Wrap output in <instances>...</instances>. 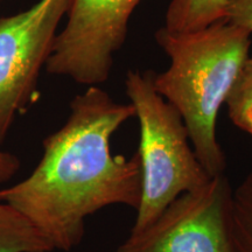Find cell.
<instances>
[{
  "label": "cell",
  "mask_w": 252,
  "mask_h": 252,
  "mask_svg": "<svg viewBox=\"0 0 252 252\" xmlns=\"http://www.w3.org/2000/svg\"><path fill=\"white\" fill-rule=\"evenodd\" d=\"M70 0H39L0 17V147L18 115L35 102L37 82Z\"/></svg>",
  "instance_id": "4"
},
{
  "label": "cell",
  "mask_w": 252,
  "mask_h": 252,
  "mask_svg": "<svg viewBox=\"0 0 252 252\" xmlns=\"http://www.w3.org/2000/svg\"><path fill=\"white\" fill-rule=\"evenodd\" d=\"M224 19L244 27L252 34V0H229Z\"/></svg>",
  "instance_id": "11"
},
{
  "label": "cell",
  "mask_w": 252,
  "mask_h": 252,
  "mask_svg": "<svg viewBox=\"0 0 252 252\" xmlns=\"http://www.w3.org/2000/svg\"><path fill=\"white\" fill-rule=\"evenodd\" d=\"M225 103L231 122L252 134V58L244 62Z\"/></svg>",
  "instance_id": "10"
},
{
  "label": "cell",
  "mask_w": 252,
  "mask_h": 252,
  "mask_svg": "<svg viewBox=\"0 0 252 252\" xmlns=\"http://www.w3.org/2000/svg\"><path fill=\"white\" fill-rule=\"evenodd\" d=\"M229 225L234 252H252V172L232 190Z\"/></svg>",
  "instance_id": "9"
},
{
  "label": "cell",
  "mask_w": 252,
  "mask_h": 252,
  "mask_svg": "<svg viewBox=\"0 0 252 252\" xmlns=\"http://www.w3.org/2000/svg\"><path fill=\"white\" fill-rule=\"evenodd\" d=\"M21 167L20 159L15 154L0 147V184L11 180Z\"/></svg>",
  "instance_id": "12"
},
{
  "label": "cell",
  "mask_w": 252,
  "mask_h": 252,
  "mask_svg": "<svg viewBox=\"0 0 252 252\" xmlns=\"http://www.w3.org/2000/svg\"><path fill=\"white\" fill-rule=\"evenodd\" d=\"M232 188L224 174L181 194L150 226L130 234L117 252H234L230 238Z\"/></svg>",
  "instance_id": "6"
},
{
  "label": "cell",
  "mask_w": 252,
  "mask_h": 252,
  "mask_svg": "<svg viewBox=\"0 0 252 252\" xmlns=\"http://www.w3.org/2000/svg\"><path fill=\"white\" fill-rule=\"evenodd\" d=\"M153 72L128 71L125 90L139 122L141 196L131 234L150 226L169 203L210 176L190 146L178 111L157 93Z\"/></svg>",
  "instance_id": "3"
},
{
  "label": "cell",
  "mask_w": 252,
  "mask_h": 252,
  "mask_svg": "<svg viewBox=\"0 0 252 252\" xmlns=\"http://www.w3.org/2000/svg\"><path fill=\"white\" fill-rule=\"evenodd\" d=\"M251 35L225 19L202 30L173 32L162 27L156 34L171 62L167 70L153 74V87L180 115L210 178L225 172V154L216 135L217 117L249 58Z\"/></svg>",
  "instance_id": "2"
},
{
  "label": "cell",
  "mask_w": 252,
  "mask_h": 252,
  "mask_svg": "<svg viewBox=\"0 0 252 252\" xmlns=\"http://www.w3.org/2000/svg\"><path fill=\"white\" fill-rule=\"evenodd\" d=\"M2 1V0H0V2H1Z\"/></svg>",
  "instance_id": "13"
},
{
  "label": "cell",
  "mask_w": 252,
  "mask_h": 252,
  "mask_svg": "<svg viewBox=\"0 0 252 252\" xmlns=\"http://www.w3.org/2000/svg\"><path fill=\"white\" fill-rule=\"evenodd\" d=\"M229 0H172L166 13L167 30L191 32L223 20Z\"/></svg>",
  "instance_id": "7"
},
{
  "label": "cell",
  "mask_w": 252,
  "mask_h": 252,
  "mask_svg": "<svg viewBox=\"0 0 252 252\" xmlns=\"http://www.w3.org/2000/svg\"><path fill=\"white\" fill-rule=\"evenodd\" d=\"M132 117L131 103H118L99 87H88L70 102L64 125L43 140L34 171L0 189V201L26 217L52 252L80 245L87 217L103 208L139 207V156H112L110 147L112 135Z\"/></svg>",
  "instance_id": "1"
},
{
  "label": "cell",
  "mask_w": 252,
  "mask_h": 252,
  "mask_svg": "<svg viewBox=\"0 0 252 252\" xmlns=\"http://www.w3.org/2000/svg\"><path fill=\"white\" fill-rule=\"evenodd\" d=\"M141 0H70L67 24L56 34L46 70L93 87L108 80L113 55L127 35Z\"/></svg>",
  "instance_id": "5"
},
{
  "label": "cell",
  "mask_w": 252,
  "mask_h": 252,
  "mask_svg": "<svg viewBox=\"0 0 252 252\" xmlns=\"http://www.w3.org/2000/svg\"><path fill=\"white\" fill-rule=\"evenodd\" d=\"M0 252H52L37 230L14 207L0 201Z\"/></svg>",
  "instance_id": "8"
}]
</instances>
